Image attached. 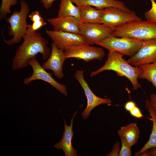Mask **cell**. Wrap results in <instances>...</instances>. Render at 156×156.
<instances>
[{
	"mask_svg": "<svg viewBox=\"0 0 156 156\" xmlns=\"http://www.w3.org/2000/svg\"><path fill=\"white\" fill-rule=\"evenodd\" d=\"M23 39V42L17 48L12 59L13 70L27 67L29 60L38 53L42 55L43 60H46L51 53V51L47 46L48 41L41 33H27Z\"/></svg>",
	"mask_w": 156,
	"mask_h": 156,
	"instance_id": "obj_1",
	"label": "cell"
},
{
	"mask_svg": "<svg viewBox=\"0 0 156 156\" xmlns=\"http://www.w3.org/2000/svg\"><path fill=\"white\" fill-rule=\"evenodd\" d=\"M144 152L139 156H156V147L149 149Z\"/></svg>",
	"mask_w": 156,
	"mask_h": 156,
	"instance_id": "obj_28",
	"label": "cell"
},
{
	"mask_svg": "<svg viewBox=\"0 0 156 156\" xmlns=\"http://www.w3.org/2000/svg\"><path fill=\"white\" fill-rule=\"evenodd\" d=\"M127 61L132 66L138 67L156 61V39L144 40L138 51Z\"/></svg>",
	"mask_w": 156,
	"mask_h": 156,
	"instance_id": "obj_12",
	"label": "cell"
},
{
	"mask_svg": "<svg viewBox=\"0 0 156 156\" xmlns=\"http://www.w3.org/2000/svg\"><path fill=\"white\" fill-rule=\"evenodd\" d=\"M46 1V0H40V2L42 3L43 4Z\"/></svg>",
	"mask_w": 156,
	"mask_h": 156,
	"instance_id": "obj_32",
	"label": "cell"
},
{
	"mask_svg": "<svg viewBox=\"0 0 156 156\" xmlns=\"http://www.w3.org/2000/svg\"><path fill=\"white\" fill-rule=\"evenodd\" d=\"M121 146L119 153V156H131L132 153L131 151V146L130 145L126 139L124 137H121Z\"/></svg>",
	"mask_w": 156,
	"mask_h": 156,
	"instance_id": "obj_24",
	"label": "cell"
},
{
	"mask_svg": "<svg viewBox=\"0 0 156 156\" xmlns=\"http://www.w3.org/2000/svg\"><path fill=\"white\" fill-rule=\"evenodd\" d=\"M120 150V144L118 141L116 142L112 151L107 154V156H118Z\"/></svg>",
	"mask_w": 156,
	"mask_h": 156,
	"instance_id": "obj_26",
	"label": "cell"
},
{
	"mask_svg": "<svg viewBox=\"0 0 156 156\" xmlns=\"http://www.w3.org/2000/svg\"><path fill=\"white\" fill-rule=\"evenodd\" d=\"M113 36L144 41L156 39V23L147 20L134 21L114 28Z\"/></svg>",
	"mask_w": 156,
	"mask_h": 156,
	"instance_id": "obj_4",
	"label": "cell"
},
{
	"mask_svg": "<svg viewBox=\"0 0 156 156\" xmlns=\"http://www.w3.org/2000/svg\"><path fill=\"white\" fill-rule=\"evenodd\" d=\"M112 70L116 72L119 76L125 77L132 84L133 90H136L141 88L138 79L142 72L138 67L133 66L122 58V56L116 52H109L104 65L97 70L92 72L90 76L92 77L105 71Z\"/></svg>",
	"mask_w": 156,
	"mask_h": 156,
	"instance_id": "obj_2",
	"label": "cell"
},
{
	"mask_svg": "<svg viewBox=\"0 0 156 156\" xmlns=\"http://www.w3.org/2000/svg\"><path fill=\"white\" fill-rule=\"evenodd\" d=\"M77 112V111H76L73 114L70 125L66 124L65 120L63 118L64 130L63 133L62 137L59 142L56 143L53 146L57 149L62 150L66 156H77V150L73 148L71 142L74 133L72 129L73 121Z\"/></svg>",
	"mask_w": 156,
	"mask_h": 156,
	"instance_id": "obj_15",
	"label": "cell"
},
{
	"mask_svg": "<svg viewBox=\"0 0 156 156\" xmlns=\"http://www.w3.org/2000/svg\"><path fill=\"white\" fill-rule=\"evenodd\" d=\"M138 67L142 70L138 78L146 79L151 82L156 88V61L151 63L142 65Z\"/></svg>",
	"mask_w": 156,
	"mask_h": 156,
	"instance_id": "obj_21",
	"label": "cell"
},
{
	"mask_svg": "<svg viewBox=\"0 0 156 156\" xmlns=\"http://www.w3.org/2000/svg\"><path fill=\"white\" fill-rule=\"evenodd\" d=\"M46 33L59 48L65 51L75 46L88 43L81 34L47 30Z\"/></svg>",
	"mask_w": 156,
	"mask_h": 156,
	"instance_id": "obj_11",
	"label": "cell"
},
{
	"mask_svg": "<svg viewBox=\"0 0 156 156\" xmlns=\"http://www.w3.org/2000/svg\"><path fill=\"white\" fill-rule=\"evenodd\" d=\"M47 21L53 27L54 30L81 34L80 21L74 17H57L56 18H48Z\"/></svg>",
	"mask_w": 156,
	"mask_h": 156,
	"instance_id": "obj_14",
	"label": "cell"
},
{
	"mask_svg": "<svg viewBox=\"0 0 156 156\" xmlns=\"http://www.w3.org/2000/svg\"><path fill=\"white\" fill-rule=\"evenodd\" d=\"M72 16L80 20L81 12L79 6L73 4L71 0H61L57 17Z\"/></svg>",
	"mask_w": 156,
	"mask_h": 156,
	"instance_id": "obj_20",
	"label": "cell"
},
{
	"mask_svg": "<svg viewBox=\"0 0 156 156\" xmlns=\"http://www.w3.org/2000/svg\"><path fill=\"white\" fill-rule=\"evenodd\" d=\"M77 6L88 5L96 7L99 9H103L109 7H116L127 12H133L127 8L124 3L116 0H71Z\"/></svg>",
	"mask_w": 156,
	"mask_h": 156,
	"instance_id": "obj_16",
	"label": "cell"
},
{
	"mask_svg": "<svg viewBox=\"0 0 156 156\" xmlns=\"http://www.w3.org/2000/svg\"><path fill=\"white\" fill-rule=\"evenodd\" d=\"M152 6L151 9L144 13L146 20L156 23V3L155 0H150Z\"/></svg>",
	"mask_w": 156,
	"mask_h": 156,
	"instance_id": "obj_25",
	"label": "cell"
},
{
	"mask_svg": "<svg viewBox=\"0 0 156 156\" xmlns=\"http://www.w3.org/2000/svg\"><path fill=\"white\" fill-rule=\"evenodd\" d=\"M78 6L81 15L80 24L86 23H101V18L103 9L95 8L88 5Z\"/></svg>",
	"mask_w": 156,
	"mask_h": 156,
	"instance_id": "obj_18",
	"label": "cell"
},
{
	"mask_svg": "<svg viewBox=\"0 0 156 156\" xmlns=\"http://www.w3.org/2000/svg\"><path fill=\"white\" fill-rule=\"evenodd\" d=\"M136 105L133 101H130L127 102L125 105V109L127 111L130 112Z\"/></svg>",
	"mask_w": 156,
	"mask_h": 156,
	"instance_id": "obj_29",
	"label": "cell"
},
{
	"mask_svg": "<svg viewBox=\"0 0 156 156\" xmlns=\"http://www.w3.org/2000/svg\"><path fill=\"white\" fill-rule=\"evenodd\" d=\"M18 0H1L0 8V19L2 20L7 17V15L11 13L12 6L16 5Z\"/></svg>",
	"mask_w": 156,
	"mask_h": 156,
	"instance_id": "obj_23",
	"label": "cell"
},
{
	"mask_svg": "<svg viewBox=\"0 0 156 156\" xmlns=\"http://www.w3.org/2000/svg\"><path fill=\"white\" fill-rule=\"evenodd\" d=\"M84 72L81 70L76 71L75 77L83 89L87 99V105L81 114L82 118L86 119L88 118L90 112L95 107L101 104L110 105L112 101L109 98H102L96 95L92 92L83 77Z\"/></svg>",
	"mask_w": 156,
	"mask_h": 156,
	"instance_id": "obj_10",
	"label": "cell"
},
{
	"mask_svg": "<svg viewBox=\"0 0 156 156\" xmlns=\"http://www.w3.org/2000/svg\"><path fill=\"white\" fill-rule=\"evenodd\" d=\"M55 0H46L45 2L43 4L45 8L46 9L50 8Z\"/></svg>",
	"mask_w": 156,
	"mask_h": 156,
	"instance_id": "obj_31",
	"label": "cell"
},
{
	"mask_svg": "<svg viewBox=\"0 0 156 156\" xmlns=\"http://www.w3.org/2000/svg\"><path fill=\"white\" fill-rule=\"evenodd\" d=\"M144 41L127 37H117L113 36L97 43L109 52H116L122 56L131 57L134 56L142 46Z\"/></svg>",
	"mask_w": 156,
	"mask_h": 156,
	"instance_id": "obj_5",
	"label": "cell"
},
{
	"mask_svg": "<svg viewBox=\"0 0 156 156\" xmlns=\"http://www.w3.org/2000/svg\"><path fill=\"white\" fill-rule=\"evenodd\" d=\"M114 29V28L102 23H86L80 25V34L91 45L113 36Z\"/></svg>",
	"mask_w": 156,
	"mask_h": 156,
	"instance_id": "obj_8",
	"label": "cell"
},
{
	"mask_svg": "<svg viewBox=\"0 0 156 156\" xmlns=\"http://www.w3.org/2000/svg\"><path fill=\"white\" fill-rule=\"evenodd\" d=\"M51 46L50 55L42 66L45 70H52L57 78L61 79L64 76L63 67L66 60L64 56V51L59 48L53 42L51 43Z\"/></svg>",
	"mask_w": 156,
	"mask_h": 156,
	"instance_id": "obj_13",
	"label": "cell"
},
{
	"mask_svg": "<svg viewBox=\"0 0 156 156\" xmlns=\"http://www.w3.org/2000/svg\"><path fill=\"white\" fill-rule=\"evenodd\" d=\"M149 101L156 111V94L153 93L150 95Z\"/></svg>",
	"mask_w": 156,
	"mask_h": 156,
	"instance_id": "obj_30",
	"label": "cell"
},
{
	"mask_svg": "<svg viewBox=\"0 0 156 156\" xmlns=\"http://www.w3.org/2000/svg\"><path fill=\"white\" fill-rule=\"evenodd\" d=\"M20 11L15 10L11 15L5 18L6 22L9 24L8 34L12 38L8 40L4 39L5 43L12 46L19 42L26 34L28 24L27 17L29 12V7L26 2L20 0Z\"/></svg>",
	"mask_w": 156,
	"mask_h": 156,
	"instance_id": "obj_3",
	"label": "cell"
},
{
	"mask_svg": "<svg viewBox=\"0 0 156 156\" xmlns=\"http://www.w3.org/2000/svg\"><path fill=\"white\" fill-rule=\"evenodd\" d=\"M28 64L32 67L33 72L30 77L24 80L25 85H27L34 80H41L49 83L64 95H67L66 86L57 81L52 77V74L46 71L37 60L36 56L31 58Z\"/></svg>",
	"mask_w": 156,
	"mask_h": 156,
	"instance_id": "obj_7",
	"label": "cell"
},
{
	"mask_svg": "<svg viewBox=\"0 0 156 156\" xmlns=\"http://www.w3.org/2000/svg\"><path fill=\"white\" fill-rule=\"evenodd\" d=\"M64 54L66 59L75 58L88 62L95 60H101L105 53L101 48L86 43L71 47L64 51Z\"/></svg>",
	"mask_w": 156,
	"mask_h": 156,
	"instance_id": "obj_9",
	"label": "cell"
},
{
	"mask_svg": "<svg viewBox=\"0 0 156 156\" xmlns=\"http://www.w3.org/2000/svg\"><path fill=\"white\" fill-rule=\"evenodd\" d=\"M129 112L132 116L137 118H141L143 117L140 109L136 106L131 110Z\"/></svg>",
	"mask_w": 156,
	"mask_h": 156,
	"instance_id": "obj_27",
	"label": "cell"
},
{
	"mask_svg": "<svg viewBox=\"0 0 156 156\" xmlns=\"http://www.w3.org/2000/svg\"><path fill=\"white\" fill-rule=\"evenodd\" d=\"M142 20L133 12H129L116 7L103 9L101 23L115 28L135 21Z\"/></svg>",
	"mask_w": 156,
	"mask_h": 156,
	"instance_id": "obj_6",
	"label": "cell"
},
{
	"mask_svg": "<svg viewBox=\"0 0 156 156\" xmlns=\"http://www.w3.org/2000/svg\"><path fill=\"white\" fill-rule=\"evenodd\" d=\"M28 17L33 23L31 24H28L26 33L36 32L47 24V23L44 21L38 11L32 12L29 15Z\"/></svg>",
	"mask_w": 156,
	"mask_h": 156,
	"instance_id": "obj_22",
	"label": "cell"
},
{
	"mask_svg": "<svg viewBox=\"0 0 156 156\" xmlns=\"http://www.w3.org/2000/svg\"><path fill=\"white\" fill-rule=\"evenodd\" d=\"M140 133L137 124L135 122L121 127L117 132L119 137H124L131 146L138 141Z\"/></svg>",
	"mask_w": 156,
	"mask_h": 156,
	"instance_id": "obj_19",
	"label": "cell"
},
{
	"mask_svg": "<svg viewBox=\"0 0 156 156\" xmlns=\"http://www.w3.org/2000/svg\"><path fill=\"white\" fill-rule=\"evenodd\" d=\"M145 107L151 117L150 119L153 122L152 128L148 141L139 151L135 154L134 156H139L145 151L156 147V111L150 104L149 100L147 99L145 101Z\"/></svg>",
	"mask_w": 156,
	"mask_h": 156,
	"instance_id": "obj_17",
	"label": "cell"
}]
</instances>
